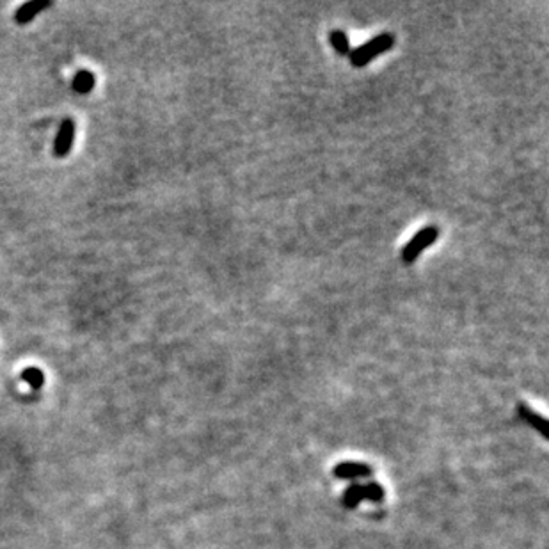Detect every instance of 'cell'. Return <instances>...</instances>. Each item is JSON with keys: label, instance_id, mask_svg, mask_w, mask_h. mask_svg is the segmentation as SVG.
Here are the masks:
<instances>
[{"label": "cell", "instance_id": "obj_1", "mask_svg": "<svg viewBox=\"0 0 549 549\" xmlns=\"http://www.w3.org/2000/svg\"><path fill=\"white\" fill-rule=\"evenodd\" d=\"M393 45H395V36L389 34V32H384V34L371 38L368 43L361 45V47H357L356 50H350V54H348V61H350V64L354 68H363L366 66L368 63H371L376 57H379L380 54H384V52H387L389 48H393Z\"/></svg>", "mask_w": 549, "mask_h": 549}, {"label": "cell", "instance_id": "obj_2", "mask_svg": "<svg viewBox=\"0 0 549 549\" xmlns=\"http://www.w3.org/2000/svg\"><path fill=\"white\" fill-rule=\"evenodd\" d=\"M438 238H439L438 226H427V228H423L422 231H418V233H416L411 240L403 245V249H402L403 263L405 265L415 263V261L418 260L419 254L427 249V247H431V245L434 244Z\"/></svg>", "mask_w": 549, "mask_h": 549}, {"label": "cell", "instance_id": "obj_3", "mask_svg": "<svg viewBox=\"0 0 549 549\" xmlns=\"http://www.w3.org/2000/svg\"><path fill=\"white\" fill-rule=\"evenodd\" d=\"M73 139H75V123H73V119H64L59 128V134L56 137V143H54L56 157L63 158L72 151Z\"/></svg>", "mask_w": 549, "mask_h": 549}, {"label": "cell", "instance_id": "obj_4", "mask_svg": "<svg viewBox=\"0 0 549 549\" xmlns=\"http://www.w3.org/2000/svg\"><path fill=\"white\" fill-rule=\"evenodd\" d=\"M50 6H52L50 0H32V2H27V4L20 6V8L16 9L15 22L18 25L29 24V22L34 20L41 11L48 9Z\"/></svg>", "mask_w": 549, "mask_h": 549}, {"label": "cell", "instance_id": "obj_5", "mask_svg": "<svg viewBox=\"0 0 549 549\" xmlns=\"http://www.w3.org/2000/svg\"><path fill=\"white\" fill-rule=\"evenodd\" d=\"M95 75L89 70H80L73 79V91L79 95H89L95 89Z\"/></svg>", "mask_w": 549, "mask_h": 549}, {"label": "cell", "instance_id": "obj_6", "mask_svg": "<svg viewBox=\"0 0 549 549\" xmlns=\"http://www.w3.org/2000/svg\"><path fill=\"white\" fill-rule=\"evenodd\" d=\"M329 41H331L332 48H334L340 56H348V54H350V43H348V38L345 32L332 31L331 34H329Z\"/></svg>", "mask_w": 549, "mask_h": 549}, {"label": "cell", "instance_id": "obj_7", "mask_svg": "<svg viewBox=\"0 0 549 549\" xmlns=\"http://www.w3.org/2000/svg\"><path fill=\"white\" fill-rule=\"evenodd\" d=\"M22 379L27 380L29 384H31L34 389H40L41 386H43L45 382V376L43 371L40 370V368L36 366H29L27 370H24V373H22Z\"/></svg>", "mask_w": 549, "mask_h": 549}]
</instances>
